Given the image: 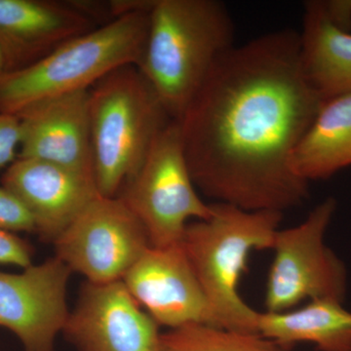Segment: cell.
Returning a JSON list of instances; mask_svg holds the SVG:
<instances>
[{"instance_id":"cell-12","label":"cell","mask_w":351,"mask_h":351,"mask_svg":"<svg viewBox=\"0 0 351 351\" xmlns=\"http://www.w3.org/2000/svg\"><path fill=\"white\" fill-rule=\"evenodd\" d=\"M1 186L24 205L36 234L53 243L100 195L93 177L36 159H16Z\"/></svg>"},{"instance_id":"cell-8","label":"cell","mask_w":351,"mask_h":351,"mask_svg":"<svg viewBox=\"0 0 351 351\" xmlns=\"http://www.w3.org/2000/svg\"><path fill=\"white\" fill-rule=\"evenodd\" d=\"M56 257L87 282L123 279L151 247L144 226L120 197L95 198L54 242Z\"/></svg>"},{"instance_id":"cell-2","label":"cell","mask_w":351,"mask_h":351,"mask_svg":"<svg viewBox=\"0 0 351 351\" xmlns=\"http://www.w3.org/2000/svg\"><path fill=\"white\" fill-rule=\"evenodd\" d=\"M234 25L217 0H152L138 64L171 119L179 120L217 61L235 44Z\"/></svg>"},{"instance_id":"cell-15","label":"cell","mask_w":351,"mask_h":351,"mask_svg":"<svg viewBox=\"0 0 351 351\" xmlns=\"http://www.w3.org/2000/svg\"><path fill=\"white\" fill-rule=\"evenodd\" d=\"M258 334L284 350L307 343L319 351H351V313L341 302L314 300L301 308L260 313Z\"/></svg>"},{"instance_id":"cell-5","label":"cell","mask_w":351,"mask_h":351,"mask_svg":"<svg viewBox=\"0 0 351 351\" xmlns=\"http://www.w3.org/2000/svg\"><path fill=\"white\" fill-rule=\"evenodd\" d=\"M147 8L71 39L43 59L0 77V113L18 115L43 101L89 90L113 69L138 66L149 31Z\"/></svg>"},{"instance_id":"cell-16","label":"cell","mask_w":351,"mask_h":351,"mask_svg":"<svg viewBox=\"0 0 351 351\" xmlns=\"http://www.w3.org/2000/svg\"><path fill=\"white\" fill-rule=\"evenodd\" d=\"M299 34L302 68L323 100L351 92L350 32L334 27L313 0L304 4Z\"/></svg>"},{"instance_id":"cell-18","label":"cell","mask_w":351,"mask_h":351,"mask_svg":"<svg viewBox=\"0 0 351 351\" xmlns=\"http://www.w3.org/2000/svg\"><path fill=\"white\" fill-rule=\"evenodd\" d=\"M160 351H291L258 334H242L207 325H189L161 337Z\"/></svg>"},{"instance_id":"cell-9","label":"cell","mask_w":351,"mask_h":351,"mask_svg":"<svg viewBox=\"0 0 351 351\" xmlns=\"http://www.w3.org/2000/svg\"><path fill=\"white\" fill-rule=\"evenodd\" d=\"M63 332L80 351H160L159 325L124 283L83 286Z\"/></svg>"},{"instance_id":"cell-14","label":"cell","mask_w":351,"mask_h":351,"mask_svg":"<svg viewBox=\"0 0 351 351\" xmlns=\"http://www.w3.org/2000/svg\"><path fill=\"white\" fill-rule=\"evenodd\" d=\"M98 27L73 1L0 0V50L5 73L27 68Z\"/></svg>"},{"instance_id":"cell-17","label":"cell","mask_w":351,"mask_h":351,"mask_svg":"<svg viewBox=\"0 0 351 351\" xmlns=\"http://www.w3.org/2000/svg\"><path fill=\"white\" fill-rule=\"evenodd\" d=\"M293 169L309 182L351 166V92L323 103L295 147Z\"/></svg>"},{"instance_id":"cell-20","label":"cell","mask_w":351,"mask_h":351,"mask_svg":"<svg viewBox=\"0 0 351 351\" xmlns=\"http://www.w3.org/2000/svg\"><path fill=\"white\" fill-rule=\"evenodd\" d=\"M34 247L16 233L0 228V265H15L23 269L32 265Z\"/></svg>"},{"instance_id":"cell-4","label":"cell","mask_w":351,"mask_h":351,"mask_svg":"<svg viewBox=\"0 0 351 351\" xmlns=\"http://www.w3.org/2000/svg\"><path fill=\"white\" fill-rule=\"evenodd\" d=\"M89 115L97 189L117 197L172 119L136 64L113 69L90 88Z\"/></svg>"},{"instance_id":"cell-19","label":"cell","mask_w":351,"mask_h":351,"mask_svg":"<svg viewBox=\"0 0 351 351\" xmlns=\"http://www.w3.org/2000/svg\"><path fill=\"white\" fill-rule=\"evenodd\" d=\"M0 228L14 233H36L31 215L20 200L2 186H0Z\"/></svg>"},{"instance_id":"cell-3","label":"cell","mask_w":351,"mask_h":351,"mask_svg":"<svg viewBox=\"0 0 351 351\" xmlns=\"http://www.w3.org/2000/svg\"><path fill=\"white\" fill-rule=\"evenodd\" d=\"M282 215L214 202L209 218L186 226L182 246L219 328L258 334L260 313L240 297L239 281L252 252L272 249Z\"/></svg>"},{"instance_id":"cell-13","label":"cell","mask_w":351,"mask_h":351,"mask_svg":"<svg viewBox=\"0 0 351 351\" xmlns=\"http://www.w3.org/2000/svg\"><path fill=\"white\" fill-rule=\"evenodd\" d=\"M18 117V158L56 164L94 178L89 90L41 101Z\"/></svg>"},{"instance_id":"cell-22","label":"cell","mask_w":351,"mask_h":351,"mask_svg":"<svg viewBox=\"0 0 351 351\" xmlns=\"http://www.w3.org/2000/svg\"><path fill=\"white\" fill-rule=\"evenodd\" d=\"M317 3L334 27L351 34V0H317Z\"/></svg>"},{"instance_id":"cell-1","label":"cell","mask_w":351,"mask_h":351,"mask_svg":"<svg viewBox=\"0 0 351 351\" xmlns=\"http://www.w3.org/2000/svg\"><path fill=\"white\" fill-rule=\"evenodd\" d=\"M324 101L302 68L299 32L232 46L178 120L196 189L247 211L302 205L309 182L293 154Z\"/></svg>"},{"instance_id":"cell-11","label":"cell","mask_w":351,"mask_h":351,"mask_svg":"<svg viewBox=\"0 0 351 351\" xmlns=\"http://www.w3.org/2000/svg\"><path fill=\"white\" fill-rule=\"evenodd\" d=\"M121 281L159 326L219 328L182 243L149 247Z\"/></svg>"},{"instance_id":"cell-21","label":"cell","mask_w":351,"mask_h":351,"mask_svg":"<svg viewBox=\"0 0 351 351\" xmlns=\"http://www.w3.org/2000/svg\"><path fill=\"white\" fill-rule=\"evenodd\" d=\"M21 124L18 115L0 113V170L7 169L19 156Z\"/></svg>"},{"instance_id":"cell-10","label":"cell","mask_w":351,"mask_h":351,"mask_svg":"<svg viewBox=\"0 0 351 351\" xmlns=\"http://www.w3.org/2000/svg\"><path fill=\"white\" fill-rule=\"evenodd\" d=\"M71 274L56 256L21 274L0 271V326L16 335L25 351H55L69 317Z\"/></svg>"},{"instance_id":"cell-6","label":"cell","mask_w":351,"mask_h":351,"mask_svg":"<svg viewBox=\"0 0 351 351\" xmlns=\"http://www.w3.org/2000/svg\"><path fill=\"white\" fill-rule=\"evenodd\" d=\"M117 197L140 219L156 248L181 243L191 219L211 216L212 204L198 195L189 172L178 120H171L159 134L142 167Z\"/></svg>"},{"instance_id":"cell-7","label":"cell","mask_w":351,"mask_h":351,"mask_svg":"<svg viewBox=\"0 0 351 351\" xmlns=\"http://www.w3.org/2000/svg\"><path fill=\"white\" fill-rule=\"evenodd\" d=\"M336 209V199L326 198L300 225L277 230L265 289L267 313L291 311L304 301H345V263L325 243Z\"/></svg>"},{"instance_id":"cell-23","label":"cell","mask_w":351,"mask_h":351,"mask_svg":"<svg viewBox=\"0 0 351 351\" xmlns=\"http://www.w3.org/2000/svg\"><path fill=\"white\" fill-rule=\"evenodd\" d=\"M5 73V64H4L3 55L0 50V77Z\"/></svg>"}]
</instances>
